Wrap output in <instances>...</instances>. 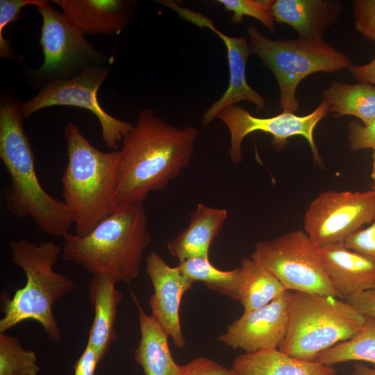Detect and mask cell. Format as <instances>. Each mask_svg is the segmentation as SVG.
<instances>
[{"mask_svg":"<svg viewBox=\"0 0 375 375\" xmlns=\"http://www.w3.org/2000/svg\"><path fill=\"white\" fill-rule=\"evenodd\" d=\"M198 135L194 126L178 128L151 109L141 110L119 150L116 205L144 203L164 190L190 165Z\"/></svg>","mask_w":375,"mask_h":375,"instance_id":"cell-1","label":"cell"},{"mask_svg":"<svg viewBox=\"0 0 375 375\" xmlns=\"http://www.w3.org/2000/svg\"><path fill=\"white\" fill-rule=\"evenodd\" d=\"M21 103L3 97L0 103V158L10 176L3 199L8 210L19 218H31L42 232L63 237L72 221L63 201L40 184L35 158L24 129Z\"/></svg>","mask_w":375,"mask_h":375,"instance_id":"cell-2","label":"cell"},{"mask_svg":"<svg viewBox=\"0 0 375 375\" xmlns=\"http://www.w3.org/2000/svg\"><path fill=\"white\" fill-rule=\"evenodd\" d=\"M62 257L92 274L130 283L138 277L151 238L144 203L118 206L84 236L67 233Z\"/></svg>","mask_w":375,"mask_h":375,"instance_id":"cell-3","label":"cell"},{"mask_svg":"<svg viewBox=\"0 0 375 375\" xmlns=\"http://www.w3.org/2000/svg\"><path fill=\"white\" fill-rule=\"evenodd\" d=\"M63 135L68 160L61 177L62 201L76 234L84 236L117 207L114 197L119 150L101 151L72 122L65 126Z\"/></svg>","mask_w":375,"mask_h":375,"instance_id":"cell-4","label":"cell"},{"mask_svg":"<svg viewBox=\"0 0 375 375\" xmlns=\"http://www.w3.org/2000/svg\"><path fill=\"white\" fill-rule=\"evenodd\" d=\"M12 261L25 273L24 287L16 290L12 298L1 294L0 333L28 319L38 322L52 342L60 340L61 332L53 313L54 303L76 287L70 278L57 273L53 267L62 253L60 246L52 242L38 244L26 240L9 244Z\"/></svg>","mask_w":375,"mask_h":375,"instance_id":"cell-5","label":"cell"},{"mask_svg":"<svg viewBox=\"0 0 375 375\" xmlns=\"http://www.w3.org/2000/svg\"><path fill=\"white\" fill-rule=\"evenodd\" d=\"M365 316L333 296L294 292L283 353L312 360L322 351L356 335Z\"/></svg>","mask_w":375,"mask_h":375,"instance_id":"cell-6","label":"cell"},{"mask_svg":"<svg viewBox=\"0 0 375 375\" xmlns=\"http://www.w3.org/2000/svg\"><path fill=\"white\" fill-rule=\"evenodd\" d=\"M251 53L257 55L274 75L280 90L283 112L299 109L296 90L306 76L319 72L333 73L349 69L350 58L324 40H279L265 36L257 28H247Z\"/></svg>","mask_w":375,"mask_h":375,"instance_id":"cell-7","label":"cell"},{"mask_svg":"<svg viewBox=\"0 0 375 375\" xmlns=\"http://www.w3.org/2000/svg\"><path fill=\"white\" fill-rule=\"evenodd\" d=\"M250 257L287 290L342 299L326 274L319 247L305 231H291L272 240L258 242Z\"/></svg>","mask_w":375,"mask_h":375,"instance_id":"cell-8","label":"cell"},{"mask_svg":"<svg viewBox=\"0 0 375 375\" xmlns=\"http://www.w3.org/2000/svg\"><path fill=\"white\" fill-rule=\"evenodd\" d=\"M42 17L40 42L44 60L41 67L31 70L38 83L74 78L91 66L105 65L109 62L81 31L49 1L37 7Z\"/></svg>","mask_w":375,"mask_h":375,"instance_id":"cell-9","label":"cell"},{"mask_svg":"<svg viewBox=\"0 0 375 375\" xmlns=\"http://www.w3.org/2000/svg\"><path fill=\"white\" fill-rule=\"evenodd\" d=\"M109 73L106 65L86 68L76 76L69 79L50 81L42 85L38 94L21 103L23 117L53 106H70L87 109L98 118L101 128V138L111 150H119L118 143L133 124L118 119L107 113L99 105L97 93Z\"/></svg>","mask_w":375,"mask_h":375,"instance_id":"cell-10","label":"cell"},{"mask_svg":"<svg viewBox=\"0 0 375 375\" xmlns=\"http://www.w3.org/2000/svg\"><path fill=\"white\" fill-rule=\"evenodd\" d=\"M375 219V190L327 191L309 205L304 231L319 247L344 242Z\"/></svg>","mask_w":375,"mask_h":375,"instance_id":"cell-11","label":"cell"},{"mask_svg":"<svg viewBox=\"0 0 375 375\" xmlns=\"http://www.w3.org/2000/svg\"><path fill=\"white\" fill-rule=\"evenodd\" d=\"M328 112L326 106L321 101L310 114L298 116L294 113L282 112L271 117L261 118L252 115L236 105L228 106L217 116L228 128L230 133L229 156L231 161L238 164L242 160V144L244 139L253 132H263L272 136V144L276 149L283 148L288 138L301 135L308 142L314 160L321 162L313 138L315 128Z\"/></svg>","mask_w":375,"mask_h":375,"instance_id":"cell-12","label":"cell"},{"mask_svg":"<svg viewBox=\"0 0 375 375\" xmlns=\"http://www.w3.org/2000/svg\"><path fill=\"white\" fill-rule=\"evenodd\" d=\"M293 293L286 290L264 306L244 311L219 341L245 353L278 349L287 334Z\"/></svg>","mask_w":375,"mask_h":375,"instance_id":"cell-13","label":"cell"},{"mask_svg":"<svg viewBox=\"0 0 375 375\" xmlns=\"http://www.w3.org/2000/svg\"><path fill=\"white\" fill-rule=\"evenodd\" d=\"M165 6L176 12L185 20L201 28L210 29L223 41L227 51L229 68V84L222 96L215 101L204 112L202 118L203 126H206L217 118L224 108L236 105L242 101L253 103L258 110L266 108L264 97L247 83L246 65L251 51L246 37H231L219 31L212 19L206 15L184 8L172 1Z\"/></svg>","mask_w":375,"mask_h":375,"instance_id":"cell-14","label":"cell"},{"mask_svg":"<svg viewBox=\"0 0 375 375\" xmlns=\"http://www.w3.org/2000/svg\"><path fill=\"white\" fill-rule=\"evenodd\" d=\"M146 271L153 287L149 303L150 315L172 339L174 345L183 348L179 318V308L184 293L190 289L193 282L178 267H170L155 251L146 259Z\"/></svg>","mask_w":375,"mask_h":375,"instance_id":"cell-15","label":"cell"},{"mask_svg":"<svg viewBox=\"0 0 375 375\" xmlns=\"http://www.w3.org/2000/svg\"><path fill=\"white\" fill-rule=\"evenodd\" d=\"M66 18L83 34H119L131 19L135 1L53 0Z\"/></svg>","mask_w":375,"mask_h":375,"instance_id":"cell-16","label":"cell"},{"mask_svg":"<svg viewBox=\"0 0 375 375\" xmlns=\"http://www.w3.org/2000/svg\"><path fill=\"white\" fill-rule=\"evenodd\" d=\"M269 10L274 21L292 26L299 39L323 40L340 17L342 5L333 0H271Z\"/></svg>","mask_w":375,"mask_h":375,"instance_id":"cell-17","label":"cell"},{"mask_svg":"<svg viewBox=\"0 0 375 375\" xmlns=\"http://www.w3.org/2000/svg\"><path fill=\"white\" fill-rule=\"evenodd\" d=\"M326 274L342 299L375 288V263L344 242L319 248Z\"/></svg>","mask_w":375,"mask_h":375,"instance_id":"cell-18","label":"cell"},{"mask_svg":"<svg viewBox=\"0 0 375 375\" xmlns=\"http://www.w3.org/2000/svg\"><path fill=\"white\" fill-rule=\"evenodd\" d=\"M117 282L105 274L92 275L89 283V299L94 307V317L87 344L97 353L101 362L110 344L117 338L115 324L117 307L123 294L116 289Z\"/></svg>","mask_w":375,"mask_h":375,"instance_id":"cell-19","label":"cell"},{"mask_svg":"<svg viewBox=\"0 0 375 375\" xmlns=\"http://www.w3.org/2000/svg\"><path fill=\"white\" fill-rule=\"evenodd\" d=\"M226 217V209L197 204L188 226L168 242L169 252L179 262L195 258L209 259L211 243L222 230Z\"/></svg>","mask_w":375,"mask_h":375,"instance_id":"cell-20","label":"cell"},{"mask_svg":"<svg viewBox=\"0 0 375 375\" xmlns=\"http://www.w3.org/2000/svg\"><path fill=\"white\" fill-rule=\"evenodd\" d=\"M240 375H336L337 370L315 360L287 355L278 349H264L238 356L232 367Z\"/></svg>","mask_w":375,"mask_h":375,"instance_id":"cell-21","label":"cell"},{"mask_svg":"<svg viewBox=\"0 0 375 375\" xmlns=\"http://www.w3.org/2000/svg\"><path fill=\"white\" fill-rule=\"evenodd\" d=\"M140 340L135 350V361L145 375H183V366L173 359L167 334L138 306Z\"/></svg>","mask_w":375,"mask_h":375,"instance_id":"cell-22","label":"cell"},{"mask_svg":"<svg viewBox=\"0 0 375 375\" xmlns=\"http://www.w3.org/2000/svg\"><path fill=\"white\" fill-rule=\"evenodd\" d=\"M322 97L328 112L355 116L364 125L375 120V86L335 81L323 92Z\"/></svg>","mask_w":375,"mask_h":375,"instance_id":"cell-23","label":"cell"},{"mask_svg":"<svg viewBox=\"0 0 375 375\" xmlns=\"http://www.w3.org/2000/svg\"><path fill=\"white\" fill-rule=\"evenodd\" d=\"M239 269L238 301L244 311L264 306L287 290L269 271L251 257L243 258Z\"/></svg>","mask_w":375,"mask_h":375,"instance_id":"cell-24","label":"cell"},{"mask_svg":"<svg viewBox=\"0 0 375 375\" xmlns=\"http://www.w3.org/2000/svg\"><path fill=\"white\" fill-rule=\"evenodd\" d=\"M365 318L362 328L356 335L322 351L312 360L332 366L361 360L373 363L375 369V317L365 316Z\"/></svg>","mask_w":375,"mask_h":375,"instance_id":"cell-25","label":"cell"},{"mask_svg":"<svg viewBox=\"0 0 375 375\" xmlns=\"http://www.w3.org/2000/svg\"><path fill=\"white\" fill-rule=\"evenodd\" d=\"M177 266L193 283L202 281L209 289L238 300L239 267L230 271H223L212 265L209 259L201 258L179 262Z\"/></svg>","mask_w":375,"mask_h":375,"instance_id":"cell-26","label":"cell"},{"mask_svg":"<svg viewBox=\"0 0 375 375\" xmlns=\"http://www.w3.org/2000/svg\"><path fill=\"white\" fill-rule=\"evenodd\" d=\"M36 353L25 349L16 338L0 333V375H38Z\"/></svg>","mask_w":375,"mask_h":375,"instance_id":"cell-27","label":"cell"},{"mask_svg":"<svg viewBox=\"0 0 375 375\" xmlns=\"http://www.w3.org/2000/svg\"><path fill=\"white\" fill-rule=\"evenodd\" d=\"M225 10L233 12L231 21L233 23H242L244 16L253 17L260 22L271 33L274 31V19L270 10L271 0H217Z\"/></svg>","mask_w":375,"mask_h":375,"instance_id":"cell-28","label":"cell"},{"mask_svg":"<svg viewBox=\"0 0 375 375\" xmlns=\"http://www.w3.org/2000/svg\"><path fill=\"white\" fill-rule=\"evenodd\" d=\"M48 1L45 0H1L0 1V57L13 58L14 50L10 42L3 38V31L8 24L19 19L22 8L28 5L41 6Z\"/></svg>","mask_w":375,"mask_h":375,"instance_id":"cell-29","label":"cell"},{"mask_svg":"<svg viewBox=\"0 0 375 375\" xmlns=\"http://www.w3.org/2000/svg\"><path fill=\"white\" fill-rule=\"evenodd\" d=\"M356 30L365 38L375 41V0L353 1Z\"/></svg>","mask_w":375,"mask_h":375,"instance_id":"cell-30","label":"cell"},{"mask_svg":"<svg viewBox=\"0 0 375 375\" xmlns=\"http://www.w3.org/2000/svg\"><path fill=\"white\" fill-rule=\"evenodd\" d=\"M344 243L349 249L367 257L375 263V219L367 227L350 235Z\"/></svg>","mask_w":375,"mask_h":375,"instance_id":"cell-31","label":"cell"},{"mask_svg":"<svg viewBox=\"0 0 375 375\" xmlns=\"http://www.w3.org/2000/svg\"><path fill=\"white\" fill-rule=\"evenodd\" d=\"M349 140L353 151L375 149V120L367 125L352 121L349 124Z\"/></svg>","mask_w":375,"mask_h":375,"instance_id":"cell-32","label":"cell"},{"mask_svg":"<svg viewBox=\"0 0 375 375\" xmlns=\"http://www.w3.org/2000/svg\"><path fill=\"white\" fill-rule=\"evenodd\" d=\"M183 375H240L206 357H199L183 365Z\"/></svg>","mask_w":375,"mask_h":375,"instance_id":"cell-33","label":"cell"},{"mask_svg":"<svg viewBox=\"0 0 375 375\" xmlns=\"http://www.w3.org/2000/svg\"><path fill=\"white\" fill-rule=\"evenodd\" d=\"M344 300L363 316L375 317V288L352 294Z\"/></svg>","mask_w":375,"mask_h":375,"instance_id":"cell-34","label":"cell"},{"mask_svg":"<svg viewBox=\"0 0 375 375\" xmlns=\"http://www.w3.org/2000/svg\"><path fill=\"white\" fill-rule=\"evenodd\" d=\"M99 362L97 353L86 344L82 354L73 366L74 375H94Z\"/></svg>","mask_w":375,"mask_h":375,"instance_id":"cell-35","label":"cell"},{"mask_svg":"<svg viewBox=\"0 0 375 375\" xmlns=\"http://www.w3.org/2000/svg\"><path fill=\"white\" fill-rule=\"evenodd\" d=\"M349 69L352 76L360 83L375 85V58L367 64L352 65Z\"/></svg>","mask_w":375,"mask_h":375,"instance_id":"cell-36","label":"cell"},{"mask_svg":"<svg viewBox=\"0 0 375 375\" xmlns=\"http://www.w3.org/2000/svg\"><path fill=\"white\" fill-rule=\"evenodd\" d=\"M353 375H375V369L367 367L360 363L353 365Z\"/></svg>","mask_w":375,"mask_h":375,"instance_id":"cell-37","label":"cell"},{"mask_svg":"<svg viewBox=\"0 0 375 375\" xmlns=\"http://www.w3.org/2000/svg\"><path fill=\"white\" fill-rule=\"evenodd\" d=\"M373 150H374V153L372 155L373 163H372V170L371 173V178L373 181L372 189L375 190V149Z\"/></svg>","mask_w":375,"mask_h":375,"instance_id":"cell-38","label":"cell"}]
</instances>
